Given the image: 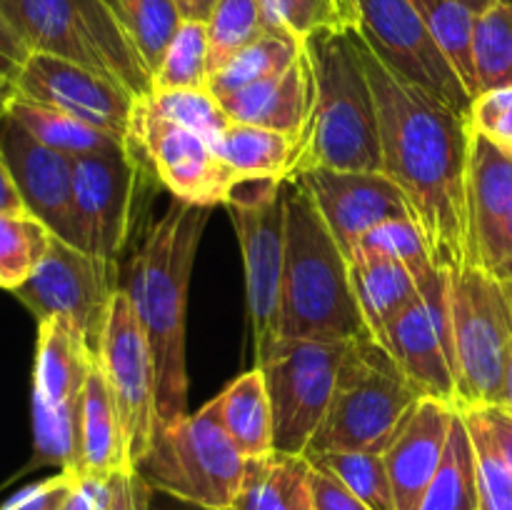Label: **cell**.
<instances>
[{"label": "cell", "mask_w": 512, "mask_h": 510, "mask_svg": "<svg viewBox=\"0 0 512 510\" xmlns=\"http://www.w3.org/2000/svg\"><path fill=\"white\" fill-rule=\"evenodd\" d=\"M360 50L378 108L383 173L408 198L435 263L453 273L470 263L468 115L385 68L363 35Z\"/></svg>", "instance_id": "cell-1"}, {"label": "cell", "mask_w": 512, "mask_h": 510, "mask_svg": "<svg viewBox=\"0 0 512 510\" xmlns=\"http://www.w3.org/2000/svg\"><path fill=\"white\" fill-rule=\"evenodd\" d=\"M208 210L170 200L163 218L135 250L123 285L153 353L160 428L188 415L185 308Z\"/></svg>", "instance_id": "cell-2"}, {"label": "cell", "mask_w": 512, "mask_h": 510, "mask_svg": "<svg viewBox=\"0 0 512 510\" xmlns=\"http://www.w3.org/2000/svg\"><path fill=\"white\" fill-rule=\"evenodd\" d=\"M315 100L293 175L313 168L383 173L378 108L358 28L325 30L305 40Z\"/></svg>", "instance_id": "cell-3"}, {"label": "cell", "mask_w": 512, "mask_h": 510, "mask_svg": "<svg viewBox=\"0 0 512 510\" xmlns=\"http://www.w3.org/2000/svg\"><path fill=\"white\" fill-rule=\"evenodd\" d=\"M280 338H368L348 255L325 225L303 183L285 180V268L278 310Z\"/></svg>", "instance_id": "cell-4"}, {"label": "cell", "mask_w": 512, "mask_h": 510, "mask_svg": "<svg viewBox=\"0 0 512 510\" xmlns=\"http://www.w3.org/2000/svg\"><path fill=\"white\" fill-rule=\"evenodd\" d=\"M420 395L388 350L373 340H353L338 370L333 400L305 455L350 450L385 453Z\"/></svg>", "instance_id": "cell-5"}, {"label": "cell", "mask_w": 512, "mask_h": 510, "mask_svg": "<svg viewBox=\"0 0 512 510\" xmlns=\"http://www.w3.org/2000/svg\"><path fill=\"white\" fill-rule=\"evenodd\" d=\"M33 53L93 70L133 98L153 93V75L103 0H0Z\"/></svg>", "instance_id": "cell-6"}, {"label": "cell", "mask_w": 512, "mask_h": 510, "mask_svg": "<svg viewBox=\"0 0 512 510\" xmlns=\"http://www.w3.org/2000/svg\"><path fill=\"white\" fill-rule=\"evenodd\" d=\"M135 470L153 493L208 510H230L245 473V458L228 438L218 398L198 413L158 430Z\"/></svg>", "instance_id": "cell-7"}, {"label": "cell", "mask_w": 512, "mask_h": 510, "mask_svg": "<svg viewBox=\"0 0 512 510\" xmlns=\"http://www.w3.org/2000/svg\"><path fill=\"white\" fill-rule=\"evenodd\" d=\"M458 408L503 405L512 365V288L480 265L450 273Z\"/></svg>", "instance_id": "cell-8"}, {"label": "cell", "mask_w": 512, "mask_h": 510, "mask_svg": "<svg viewBox=\"0 0 512 510\" xmlns=\"http://www.w3.org/2000/svg\"><path fill=\"white\" fill-rule=\"evenodd\" d=\"M353 340L275 338L255 348L273 405L275 450L305 455L333 400L338 370Z\"/></svg>", "instance_id": "cell-9"}, {"label": "cell", "mask_w": 512, "mask_h": 510, "mask_svg": "<svg viewBox=\"0 0 512 510\" xmlns=\"http://www.w3.org/2000/svg\"><path fill=\"white\" fill-rule=\"evenodd\" d=\"M245 265L255 348L278 335L285 268V180H243L228 203Z\"/></svg>", "instance_id": "cell-10"}, {"label": "cell", "mask_w": 512, "mask_h": 510, "mask_svg": "<svg viewBox=\"0 0 512 510\" xmlns=\"http://www.w3.org/2000/svg\"><path fill=\"white\" fill-rule=\"evenodd\" d=\"M355 28L385 68L468 115V88L430 35L413 0H353Z\"/></svg>", "instance_id": "cell-11"}, {"label": "cell", "mask_w": 512, "mask_h": 510, "mask_svg": "<svg viewBox=\"0 0 512 510\" xmlns=\"http://www.w3.org/2000/svg\"><path fill=\"white\" fill-rule=\"evenodd\" d=\"M98 368L108 383L110 398L123 420L133 468L150 450L158 435V378L143 325L120 285L105 313L103 333L98 340Z\"/></svg>", "instance_id": "cell-12"}, {"label": "cell", "mask_w": 512, "mask_h": 510, "mask_svg": "<svg viewBox=\"0 0 512 510\" xmlns=\"http://www.w3.org/2000/svg\"><path fill=\"white\" fill-rule=\"evenodd\" d=\"M130 150L143 155L155 178L173 193V198L190 205H225L240 183L213 145L205 143L193 130L160 115L150 105L148 95L135 98Z\"/></svg>", "instance_id": "cell-13"}, {"label": "cell", "mask_w": 512, "mask_h": 510, "mask_svg": "<svg viewBox=\"0 0 512 510\" xmlns=\"http://www.w3.org/2000/svg\"><path fill=\"white\" fill-rule=\"evenodd\" d=\"M375 340L388 350L420 398L443 400L458 408L450 270L440 268L420 288V298Z\"/></svg>", "instance_id": "cell-14"}, {"label": "cell", "mask_w": 512, "mask_h": 510, "mask_svg": "<svg viewBox=\"0 0 512 510\" xmlns=\"http://www.w3.org/2000/svg\"><path fill=\"white\" fill-rule=\"evenodd\" d=\"M115 273L118 265L105 263L98 255L53 235L38 268L13 293L35 320L53 315L68 318L83 330L93 350H98L110 298L120 288Z\"/></svg>", "instance_id": "cell-15"}, {"label": "cell", "mask_w": 512, "mask_h": 510, "mask_svg": "<svg viewBox=\"0 0 512 510\" xmlns=\"http://www.w3.org/2000/svg\"><path fill=\"white\" fill-rule=\"evenodd\" d=\"M13 88L15 98L63 110L130 148L135 98L113 80L70 60L33 53L13 80Z\"/></svg>", "instance_id": "cell-16"}, {"label": "cell", "mask_w": 512, "mask_h": 510, "mask_svg": "<svg viewBox=\"0 0 512 510\" xmlns=\"http://www.w3.org/2000/svg\"><path fill=\"white\" fill-rule=\"evenodd\" d=\"M0 153L8 160L28 213L55 238L85 250L75 205V160L38 143L13 115L0 120Z\"/></svg>", "instance_id": "cell-17"}, {"label": "cell", "mask_w": 512, "mask_h": 510, "mask_svg": "<svg viewBox=\"0 0 512 510\" xmlns=\"http://www.w3.org/2000/svg\"><path fill=\"white\" fill-rule=\"evenodd\" d=\"M140 165L130 148L75 160V205L85 250L118 265L130 238Z\"/></svg>", "instance_id": "cell-18"}, {"label": "cell", "mask_w": 512, "mask_h": 510, "mask_svg": "<svg viewBox=\"0 0 512 510\" xmlns=\"http://www.w3.org/2000/svg\"><path fill=\"white\" fill-rule=\"evenodd\" d=\"M293 180L308 190L345 255L353 253L358 240L375 225L393 218H413L405 193L385 173L313 168Z\"/></svg>", "instance_id": "cell-19"}, {"label": "cell", "mask_w": 512, "mask_h": 510, "mask_svg": "<svg viewBox=\"0 0 512 510\" xmlns=\"http://www.w3.org/2000/svg\"><path fill=\"white\" fill-rule=\"evenodd\" d=\"M470 263L512 288V158L470 130Z\"/></svg>", "instance_id": "cell-20"}, {"label": "cell", "mask_w": 512, "mask_h": 510, "mask_svg": "<svg viewBox=\"0 0 512 510\" xmlns=\"http://www.w3.org/2000/svg\"><path fill=\"white\" fill-rule=\"evenodd\" d=\"M455 410L443 400L420 398L390 440L383 458L398 510H420L425 490L443 463Z\"/></svg>", "instance_id": "cell-21"}, {"label": "cell", "mask_w": 512, "mask_h": 510, "mask_svg": "<svg viewBox=\"0 0 512 510\" xmlns=\"http://www.w3.org/2000/svg\"><path fill=\"white\" fill-rule=\"evenodd\" d=\"M315 100V78L308 53H303L283 73L265 78L250 88L223 98L225 113L235 123L260 125L303 138Z\"/></svg>", "instance_id": "cell-22"}, {"label": "cell", "mask_w": 512, "mask_h": 510, "mask_svg": "<svg viewBox=\"0 0 512 510\" xmlns=\"http://www.w3.org/2000/svg\"><path fill=\"white\" fill-rule=\"evenodd\" d=\"M98 363L83 330L68 318L38 320L33 395L45 403H73L83 395L85 380Z\"/></svg>", "instance_id": "cell-23"}, {"label": "cell", "mask_w": 512, "mask_h": 510, "mask_svg": "<svg viewBox=\"0 0 512 510\" xmlns=\"http://www.w3.org/2000/svg\"><path fill=\"white\" fill-rule=\"evenodd\" d=\"M133 468L123 420L110 398L103 370H90L80 395V475L110 478Z\"/></svg>", "instance_id": "cell-24"}, {"label": "cell", "mask_w": 512, "mask_h": 510, "mask_svg": "<svg viewBox=\"0 0 512 510\" xmlns=\"http://www.w3.org/2000/svg\"><path fill=\"white\" fill-rule=\"evenodd\" d=\"M350 283L370 338H378L420 298L418 280L405 265L380 255H350Z\"/></svg>", "instance_id": "cell-25"}, {"label": "cell", "mask_w": 512, "mask_h": 510, "mask_svg": "<svg viewBox=\"0 0 512 510\" xmlns=\"http://www.w3.org/2000/svg\"><path fill=\"white\" fill-rule=\"evenodd\" d=\"M225 165L243 180H288L303 150V138L250 123H230L213 145Z\"/></svg>", "instance_id": "cell-26"}, {"label": "cell", "mask_w": 512, "mask_h": 510, "mask_svg": "<svg viewBox=\"0 0 512 510\" xmlns=\"http://www.w3.org/2000/svg\"><path fill=\"white\" fill-rule=\"evenodd\" d=\"M230 510H313L310 460L280 450L248 458Z\"/></svg>", "instance_id": "cell-27"}, {"label": "cell", "mask_w": 512, "mask_h": 510, "mask_svg": "<svg viewBox=\"0 0 512 510\" xmlns=\"http://www.w3.org/2000/svg\"><path fill=\"white\" fill-rule=\"evenodd\" d=\"M220 420L243 458H260L275 450L273 405H270L268 385L263 370L255 365L233 380L218 395Z\"/></svg>", "instance_id": "cell-28"}, {"label": "cell", "mask_w": 512, "mask_h": 510, "mask_svg": "<svg viewBox=\"0 0 512 510\" xmlns=\"http://www.w3.org/2000/svg\"><path fill=\"white\" fill-rule=\"evenodd\" d=\"M493 3H498V0H413L435 43L440 45L445 58L450 60L455 73L468 88L470 98L478 95L473 65L475 28H478L480 15Z\"/></svg>", "instance_id": "cell-29"}, {"label": "cell", "mask_w": 512, "mask_h": 510, "mask_svg": "<svg viewBox=\"0 0 512 510\" xmlns=\"http://www.w3.org/2000/svg\"><path fill=\"white\" fill-rule=\"evenodd\" d=\"M8 115H13L38 143L48 145V148L58 150V153L68 155L73 160L128 148V145H120L118 140L105 135L103 130L93 128V125L83 123V120L73 118V115L63 113L58 108L33 103V100L13 98Z\"/></svg>", "instance_id": "cell-30"}, {"label": "cell", "mask_w": 512, "mask_h": 510, "mask_svg": "<svg viewBox=\"0 0 512 510\" xmlns=\"http://www.w3.org/2000/svg\"><path fill=\"white\" fill-rule=\"evenodd\" d=\"M420 510H478V465L463 410H455L448 448Z\"/></svg>", "instance_id": "cell-31"}, {"label": "cell", "mask_w": 512, "mask_h": 510, "mask_svg": "<svg viewBox=\"0 0 512 510\" xmlns=\"http://www.w3.org/2000/svg\"><path fill=\"white\" fill-rule=\"evenodd\" d=\"M300 53H303V43H298V40L288 38V35L265 33L263 38L250 43L248 48L233 55L223 68L210 75V93L218 100L228 98L238 90L283 73L300 58Z\"/></svg>", "instance_id": "cell-32"}, {"label": "cell", "mask_w": 512, "mask_h": 510, "mask_svg": "<svg viewBox=\"0 0 512 510\" xmlns=\"http://www.w3.org/2000/svg\"><path fill=\"white\" fill-rule=\"evenodd\" d=\"M43 465L80 475V398L53 405L33 395V460L25 470Z\"/></svg>", "instance_id": "cell-33"}, {"label": "cell", "mask_w": 512, "mask_h": 510, "mask_svg": "<svg viewBox=\"0 0 512 510\" xmlns=\"http://www.w3.org/2000/svg\"><path fill=\"white\" fill-rule=\"evenodd\" d=\"M103 3L153 75L170 38L183 23L173 0H103Z\"/></svg>", "instance_id": "cell-34"}, {"label": "cell", "mask_w": 512, "mask_h": 510, "mask_svg": "<svg viewBox=\"0 0 512 510\" xmlns=\"http://www.w3.org/2000/svg\"><path fill=\"white\" fill-rule=\"evenodd\" d=\"M350 255H380V258L395 260L410 270V275L418 280V288H423L440 270L423 230L413 218H393L375 225L358 240Z\"/></svg>", "instance_id": "cell-35"}, {"label": "cell", "mask_w": 512, "mask_h": 510, "mask_svg": "<svg viewBox=\"0 0 512 510\" xmlns=\"http://www.w3.org/2000/svg\"><path fill=\"white\" fill-rule=\"evenodd\" d=\"M473 65L478 93L512 85V5H490L478 20L473 40Z\"/></svg>", "instance_id": "cell-36"}, {"label": "cell", "mask_w": 512, "mask_h": 510, "mask_svg": "<svg viewBox=\"0 0 512 510\" xmlns=\"http://www.w3.org/2000/svg\"><path fill=\"white\" fill-rule=\"evenodd\" d=\"M208 28L198 20H183L170 38L158 68L153 70V93L178 88H208Z\"/></svg>", "instance_id": "cell-37"}, {"label": "cell", "mask_w": 512, "mask_h": 510, "mask_svg": "<svg viewBox=\"0 0 512 510\" xmlns=\"http://www.w3.org/2000/svg\"><path fill=\"white\" fill-rule=\"evenodd\" d=\"M313 465L328 470L353 495H358L370 510L395 508L393 483L385 468L383 453H350V450H330V453L305 455Z\"/></svg>", "instance_id": "cell-38"}, {"label": "cell", "mask_w": 512, "mask_h": 510, "mask_svg": "<svg viewBox=\"0 0 512 510\" xmlns=\"http://www.w3.org/2000/svg\"><path fill=\"white\" fill-rule=\"evenodd\" d=\"M210 75L223 68L233 55L268 33L260 0H220L208 23Z\"/></svg>", "instance_id": "cell-39"}, {"label": "cell", "mask_w": 512, "mask_h": 510, "mask_svg": "<svg viewBox=\"0 0 512 510\" xmlns=\"http://www.w3.org/2000/svg\"><path fill=\"white\" fill-rule=\"evenodd\" d=\"M53 233L35 215L0 213V288L15 290L33 275Z\"/></svg>", "instance_id": "cell-40"}, {"label": "cell", "mask_w": 512, "mask_h": 510, "mask_svg": "<svg viewBox=\"0 0 512 510\" xmlns=\"http://www.w3.org/2000/svg\"><path fill=\"white\" fill-rule=\"evenodd\" d=\"M268 33L305 43L325 30L355 28V10L338 0H260Z\"/></svg>", "instance_id": "cell-41"}, {"label": "cell", "mask_w": 512, "mask_h": 510, "mask_svg": "<svg viewBox=\"0 0 512 510\" xmlns=\"http://www.w3.org/2000/svg\"><path fill=\"white\" fill-rule=\"evenodd\" d=\"M150 105L173 123L193 130L205 143L215 145L233 120L225 113L223 103L210 93V88H178L160 90L148 95Z\"/></svg>", "instance_id": "cell-42"}, {"label": "cell", "mask_w": 512, "mask_h": 510, "mask_svg": "<svg viewBox=\"0 0 512 510\" xmlns=\"http://www.w3.org/2000/svg\"><path fill=\"white\" fill-rule=\"evenodd\" d=\"M468 423L478 465V510H512V475L500 458L483 418L475 408H460Z\"/></svg>", "instance_id": "cell-43"}, {"label": "cell", "mask_w": 512, "mask_h": 510, "mask_svg": "<svg viewBox=\"0 0 512 510\" xmlns=\"http://www.w3.org/2000/svg\"><path fill=\"white\" fill-rule=\"evenodd\" d=\"M468 125L490 145L512 158V85L478 93L470 103Z\"/></svg>", "instance_id": "cell-44"}, {"label": "cell", "mask_w": 512, "mask_h": 510, "mask_svg": "<svg viewBox=\"0 0 512 510\" xmlns=\"http://www.w3.org/2000/svg\"><path fill=\"white\" fill-rule=\"evenodd\" d=\"M75 473L50 475V478L40 480V483L28 485V488L18 490L13 498L5 500L0 510H60V505L68 498L70 488H73Z\"/></svg>", "instance_id": "cell-45"}, {"label": "cell", "mask_w": 512, "mask_h": 510, "mask_svg": "<svg viewBox=\"0 0 512 510\" xmlns=\"http://www.w3.org/2000/svg\"><path fill=\"white\" fill-rule=\"evenodd\" d=\"M310 503L313 510H370L335 475L313 463H310Z\"/></svg>", "instance_id": "cell-46"}, {"label": "cell", "mask_w": 512, "mask_h": 510, "mask_svg": "<svg viewBox=\"0 0 512 510\" xmlns=\"http://www.w3.org/2000/svg\"><path fill=\"white\" fill-rule=\"evenodd\" d=\"M103 510H150V488L138 470H120L110 480V498Z\"/></svg>", "instance_id": "cell-47"}, {"label": "cell", "mask_w": 512, "mask_h": 510, "mask_svg": "<svg viewBox=\"0 0 512 510\" xmlns=\"http://www.w3.org/2000/svg\"><path fill=\"white\" fill-rule=\"evenodd\" d=\"M30 55H33L30 45L25 43L23 35L15 30V25L10 23L8 15L0 10V73H3L5 78L15 80L20 70H23V65L30 60Z\"/></svg>", "instance_id": "cell-48"}, {"label": "cell", "mask_w": 512, "mask_h": 510, "mask_svg": "<svg viewBox=\"0 0 512 510\" xmlns=\"http://www.w3.org/2000/svg\"><path fill=\"white\" fill-rule=\"evenodd\" d=\"M110 480L113 475L110 478L78 475L60 510H103L110 498Z\"/></svg>", "instance_id": "cell-49"}, {"label": "cell", "mask_w": 512, "mask_h": 510, "mask_svg": "<svg viewBox=\"0 0 512 510\" xmlns=\"http://www.w3.org/2000/svg\"><path fill=\"white\" fill-rule=\"evenodd\" d=\"M475 410H478L480 418H483L485 428H488L500 458L508 465L512 475V410L505 408V405H478Z\"/></svg>", "instance_id": "cell-50"}, {"label": "cell", "mask_w": 512, "mask_h": 510, "mask_svg": "<svg viewBox=\"0 0 512 510\" xmlns=\"http://www.w3.org/2000/svg\"><path fill=\"white\" fill-rule=\"evenodd\" d=\"M0 213L5 215H23L28 213L23 198H20V190L15 185L13 173L8 168V160L0 153Z\"/></svg>", "instance_id": "cell-51"}, {"label": "cell", "mask_w": 512, "mask_h": 510, "mask_svg": "<svg viewBox=\"0 0 512 510\" xmlns=\"http://www.w3.org/2000/svg\"><path fill=\"white\" fill-rule=\"evenodd\" d=\"M220 0H173V5L178 8L180 18L183 20H198V23H208L210 13L218 5Z\"/></svg>", "instance_id": "cell-52"}, {"label": "cell", "mask_w": 512, "mask_h": 510, "mask_svg": "<svg viewBox=\"0 0 512 510\" xmlns=\"http://www.w3.org/2000/svg\"><path fill=\"white\" fill-rule=\"evenodd\" d=\"M150 510H208V508H200V505H193V503H183V500H175L170 498V495L153 493V490H150Z\"/></svg>", "instance_id": "cell-53"}, {"label": "cell", "mask_w": 512, "mask_h": 510, "mask_svg": "<svg viewBox=\"0 0 512 510\" xmlns=\"http://www.w3.org/2000/svg\"><path fill=\"white\" fill-rule=\"evenodd\" d=\"M13 98H15L13 80L5 78V75L0 73V120L8 115V108H10V103H13Z\"/></svg>", "instance_id": "cell-54"}, {"label": "cell", "mask_w": 512, "mask_h": 510, "mask_svg": "<svg viewBox=\"0 0 512 510\" xmlns=\"http://www.w3.org/2000/svg\"><path fill=\"white\" fill-rule=\"evenodd\" d=\"M505 408L512 410V365H510V375H508V390H505Z\"/></svg>", "instance_id": "cell-55"}, {"label": "cell", "mask_w": 512, "mask_h": 510, "mask_svg": "<svg viewBox=\"0 0 512 510\" xmlns=\"http://www.w3.org/2000/svg\"><path fill=\"white\" fill-rule=\"evenodd\" d=\"M338 3H340V5H345V8L355 10V3H353V0H338Z\"/></svg>", "instance_id": "cell-56"}, {"label": "cell", "mask_w": 512, "mask_h": 510, "mask_svg": "<svg viewBox=\"0 0 512 510\" xmlns=\"http://www.w3.org/2000/svg\"><path fill=\"white\" fill-rule=\"evenodd\" d=\"M505 3H508V5H512V0H505Z\"/></svg>", "instance_id": "cell-57"}]
</instances>
